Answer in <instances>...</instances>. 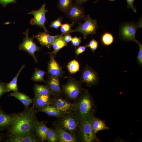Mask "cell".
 I'll return each instance as SVG.
<instances>
[{"label":"cell","mask_w":142,"mask_h":142,"mask_svg":"<svg viewBox=\"0 0 142 142\" xmlns=\"http://www.w3.org/2000/svg\"><path fill=\"white\" fill-rule=\"evenodd\" d=\"M36 113L33 104L23 111L13 114L12 122L8 130L9 136L34 133L38 121L36 116Z\"/></svg>","instance_id":"6da1fadb"},{"label":"cell","mask_w":142,"mask_h":142,"mask_svg":"<svg viewBox=\"0 0 142 142\" xmlns=\"http://www.w3.org/2000/svg\"><path fill=\"white\" fill-rule=\"evenodd\" d=\"M59 118L56 125L63 129L76 138L81 121L78 112L74 111L67 113Z\"/></svg>","instance_id":"7a4b0ae2"},{"label":"cell","mask_w":142,"mask_h":142,"mask_svg":"<svg viewBox=\"0 0 142 142\" xmlns=\"http://www.w3.org/2000/svg\"><path fill=\"white\" fill-rule=\"evenodd\" d=\"M94 117L93 113H91L81 119L77 134L79 139L82 142H93L99 141L93 131L92 124Z\"/></svg>","instance_id":"3957f363"},{"label":"cell","mask_w":142,"mask_h":142,"mask_svg":"<svg viewBox=\"0 0 142 142\" xmlns=\"http://www.w3.org/2000/svg\"><path fill=\"white\" fill-rule=\"evenodd\" d=\"M142 26L141 18L137 23L133 22L122 23L119 28V35L120 39L127 42L133 41L136 42L137 40L135 38L136 31Z\"/></svg>","instance_id":"277c9868"},{"label":"cell","mask_w":142,"mask_h":142,"mask_svg":"<svg viewBox=\"0 0 142 142\" xmlns=\"http://www.w3.org/2000/svg\"><path fill=\"white\" fill-rule=\"evenodd\" d=\"M76 103V110L80 115V120L86 115L93 113L94 104L92 97L87 91L85 90L84 92Z\"/></svg>","instance_id":"5b68a950"},{"label":"cell","mask_w":142,"mask_h":142,"mask_svg":"<svg viewBox=\"0 0 142 142\" xmlns=\"http://www.w3.org/2000/svg\"><path fill=\"white\" fill-rule=\"evenodd\" d=\"M84 20V23L79 22L76 29L73 30L70 33L74 32L81 33L83 34L84 39H86L87 36L90 34H96L98 28L97 20L92 19L89 14L87 15Z\"/></svg>","instance_id":"8992f818"},{"label":"cell","mask_w":142,"mask_h":142,"mask_svg":"<svg viewBox=\"0 0 142 142\" xmlns=\"http://www.w3.org/2000/svg\"><path fill=\"white\" fill-rule=\"evenodd\" d=\"M72 23H78L85 19L86 14L84 7L81 4L73 2L70 8L65 14Z\"/></svg>","instance_id":"52a82bcc"},{"label":"cell","mask_w":142,"mask_h":142,"mask_svg":"<svg viewBox=\"0 0 142 142\" xmlns=\"http://www.w3.org/2000/svg\"><path fill=\"white\" fill-rule=\"evenodd\" d=\"M62 88L67 96L73 100L77 98L82 91L79 82L72 78H70L67 83L62 86Z\"/></svg>","instance_id":"ba28073f"},{"label":"cell","mask_w":142,"mask_h":142,"mask_svg":"<svg viewBox=\"0 0 142 142\" xmlns=\"http://www.w3.org/2000/svg\"><path fill=\"white\" fill-rule=\"evenodd\" d=\"M29 29L27 30L23 33L25 36L22 43L19 45V49L25 51L32 56L35 62H37V60L35 55V52L38 51L40 49L36 43L33 40L34 38L29 37L28 36Z\"/></svg>","instance_id":"9c48e42d"},{"label":"cell","mask_w":142,"mask_h":142,"mask_svg":"<svg viewBox=\"0 0 142 142\" xmlns=\"http://www.w3.org/2000/svg\"><path fill=\"white\" fill-rule=\"evenodd\" d=\"M46 4H43L40 8L37 10H33L28 13L34 16V18L31 19L30 24L32 25H36L43 28L45 32L48 33L45 26L46 20L45 14L48 10L45 8Z\"/></svg>","instance_id":"30bf717a"},{"label":"cell","mask_w":142,"mask_h":142,"mask_svg":"<svg viewBox=\"0 0 142 142\" xmlns=\"http://www.w3.org/2000/svg\"><path fill=\"white\" fill-rule=\"evenodd\" d=\"M50 105L64 113L76 110V103H72L58 96L51 98Z\"/></svg>","instance_id":"8fae6325"},{"label":"cell","mask_w":142,"mask_h":142,"mask_svg":"<svg viewBox=\"0 0 142 142\" xmlns=\"http://www.w3.org/2000/svg\"><path fill=\"white\" fill-rule=\"evenodd\" d=\"M99 78L97 73L87 65L84 68L82 72L81 80L86 85L91 87L97 85Z\"/></svg>","instance_id":"7c38bea8"},{"label":"cell","mask_w":142,"mask_h":142,"mask_svg":"<svg viewBox=\"0 0 142 142\" xmlns=\"http://www.w3.org/2000/svg\"><path fill=\"white\" fill-rule=\"evenodd\" d=\"M59 35H50L48 33L39 32L36 35L33 36L34 38L37 39L43 47L50 48L51 45Z\"/></svg>","instance_id":"4fadbf2b"},{"label":"cell","mask_w":142,"mask_h":142,"mask_svg":"<svg viewBox=\"0 0 142 142\" xmlns=\"http://www.w3.org/2000/svg\"><path fill=\"white\" fill-rule=\"evenodd\" d=\"M48 73L51 76L59 77L63 74L61 67L54 59L53 55L51 54L50 60L48 63Z\"/></svg>","instance_id":"5bb4252c"},{"label":"cell","mask_w":142,"mask_h":142,"mask_svg":"<svg viewBox=\"0 0 142 142\" xmlns=\"http://www.w3.org/2000/svg\"><path fill=\"white\" fill-rule=\"evenodd\" d=\"M54 129L58 135L59 142H76L77 140L76 137L62 128L57 125Z\"/></svg>","instance_id":"9a60e30c"},{"label":"cell","mask_w":142,"mask_h":142,"mask_svg":"<svg viewBox=\"0 0 142 142\" xmlns=\"http://www.w3.org/2000/svg\"><path fill=\"white\" fill-rule=\"evenodd\" d=\"M9 142H37L39 139L34 133L22 135L11 136L6 140Z\"/></svg>","instance_id":"2e32d148"},{"label":"cell","mask_w":142,"mask_h":142,"mask_svg":"<svg viewBox=\"0 0 142 142\" xmlns=\"http://www.w3.org/2000/svg\"><path fill=\"white\" fill-rule=\"evenodd\" d=\"M45 83L50 91L51 95L58 97L60 94L61 90L58 77L51 76Z\"/></svg>","instance_id":"e0dca14e"},{"label":"cell","mask_w":142,"mask_h":142,"mask_svg":"<svg viewBox=\"0 0 142 142\" xmlns=\"http://www.w3.org/2000/svg\"><path fill=\"white\" fill-rule=\"evenodd\" d=\"M50 95H34L33 99V105L38 110L50 105Z\"/></svg>","instance_id":"ac0fdd59"},{"label":"cell","mask_w":142,"mask_h":142,"mask_svg":"<svg viewBox=\"0 0 142 142\" xmlns=\"http://www.w3.org/2000/svg\"><path fill=\"white\" fill-rule=\"evenodd\" d=\"M49 128L43 122L38 121L35 128L34 132L39 140L42 142L47 141Z\"/></svg>","instance_id":"d6986e66"},{"label":"cell","mask_w":142,"mask_h":142,"mask_svg":"<svg viewBox=\"0 0 142 142\" xmlns=\"http://www.w3.org/2000/svg\"><path fill=\"white\" fill-rule=\"evenodd\" d=\"M9 96L13 97L20 101L24 105L25 109H28L29 105L33 103V99L25 94L18 91L11 93Z\"/></svg>","instance_id":"ffe728a7"},{"label":"cell","mask_w":142,"mask_h":142,"mask_svg":"<svg viewBox=\"0 0 142 142\" xmlns=\"http://www.w3.org/2000/svg\"><path fill=\"white\" fill-rule=\"evenodd\" d=\"M63 34L59 35L52 44L53 50L51 52L48 53L50 54L55 55L62 48L67 46V43L63 40L62 36Z\"/></svg>","instance_id":"44dd1931"},{"label":"cell","mask_w":142,"mask_h":142,"mask_svg":"<svg viewBox=\"0 0 142 142\" xmlns=\"http://www.w3.org/2000/svg\"><path fill=\"white\" fill-rule=\"evenodd\" d=\"M39 111L44 112L49 116L58 118L61 117L65 114L56 108L50 105L39 110Z\"/></svg>","instance_id":"7402d4cb"},{"label":"cell","mask_w":142,"mask_h":142,"mask_svg":"<svg viewBox=\"0 0 142 142\" xmlns=\"http://www.w3.org/2000/svg\"><path fill=\"white\" fill-rule=\"evenodd\" d=\"M92 128L93 133L95 135L100 131L108 129L109 128L106 125L104 121L94 117L92 122Z\"/></svg>","instance_id":"603a6c76"},{"label":"cell","mask_w":142,"mask_h":142,"mask_svg":"<svg viewBox=\"0 0 142 142\" xmlns=\"http://www.w3.org/2000/svg\"><path fill=\"white\" fill-rule=\"evenodd\" d=\"M24 65H23L21 68L16 75L14 77L12 80L10 82L6 84V89L7 92L11 91L14 92L18 91V88L17 82V79L19 74L21 71L25 67Z\"/></svg>","instance_id":"cb8c5ba5"},{"label":"cell","mask_w":142,"mask_h":142,"mask_svg":"<svg viewBox=\"0 0 142 142\" xmlns=\"http://www.w3.org/2000/svg\"><path fill=\"white\" fill-rule=\"evenodd\" d=\"M34 95H51L50 91L47 85L36 84L34 87Z\"/></svg>","instance_id":"d4e9b609"},{"label":"cell","mask_w":142,"mask_h":142,"mask_svg":"<svg viewBox=\"0 0 142 142\" xmlns=\"http://www.w3.org/2000/svg\"><path fill=\"white\" fill-rule=\"evenodd\" d=\"M74 0H58L57 6L58 9L65 14L71 7Z\"/></svg>","instance_id":"484cf974"},{"label":"cell","mask_w":142,"mask_h":142,"mask_svg":"<svg viewBox=\"0 0 142 142\" xmlns=\"http://www.w3.org/2000/svg\"><path fill=\"white\" fill-rule=\"evenodd\" d=\"M12 116L0 111V127L10 126L12 122Z\"/></svg>","instance_id":"4316f807"},{"label":"cell","mask_w":142,"mask_h":142,"mask_svg":"<svg viewBox=\"0 0 142 142\" xmlns=\"http://www.w3.org/2000/svg\"><path fill=\"white\" fill-rule=\"evenodd\" d=\"M114 37L113 34L109 32H105L101 36V42L104 46H108L114 42Z\"/></svg>","instance_id":"83f0119b"},{"label":"cell","mask_w":142,"mask_h":142,"mask_svg":"<svg viewBox=\"0 0 142 142\" xmlns=\"http://www.w3.org/2000/svg\"><path fill=\"white\" fill-rule=\"evenodd\" d=\"M44 71L36 68L31 78L33 81L36 82H45L44 77L45 74Z\"/></svg>","instance_id":"f1b7e54d"},{"label":"cell","mask_w":142,"mask_h":142,"mask_svg":"<svg viewBox=\"0 0 142 142\" xmlns=\"http://www.w3.org/2000/svg\"><path fill=\"white\" fill-rule=\"evenodd\" d=\"M67 68L69 72L71 74H73L79 70L80 66L78 62L76 60H74L69 63Z\"/></svg>","instance_id":"f546056e"},{"label":"cell","mask_w":142,"mask_h":142,"mask_svg":"<svg viewBox=\"0 0 142 142\" xmlns=\"http://www.w3.org/2000/svg\"><path fill=\"white\" fill-rule=\"evenodd\" d=\"M47 141L49 142H58V135L54 129L49 128L47 135Z\"/></svg>","instance_id":"4dcf8cb0"},{"label":"cell","mask_w":142,"mask_h":142,"mask_svg":"<svg viewBox=\"0 0 142 142\" xmlns=\"http://www.w3.org/2000/svg\"><path fill=\"white\" fill-rule=\"evenodd\" d=\"M74 23H72L70 24L65 23L62 24L60 27V30L61 32L64 35L67 33H69L73 30L72 27L74 26Z\"/></svg>","instance_id":"1f68e13d"},{"label":"cell","mask_w":142,"mask_h":142,"mask_svg":"<svg viewBox=\"0 0 142 142\" xmlns=\"http://www.w3.org/2000/svg\"><path fill=\"white\" fill-rule=\"evenodd\" d=\"M63 18L62 17H59L57 19L51 22L49 27L57 30L60 27L62 24Z\"/></svg>","instance_id":"d6a6232c"},{"label":"cell","mask_w":142,"mask_h":142,"mask_svg":"<svg viewBox=\"0 0 142 142\" xmlns=\"http://www.w3.org/2000/svg\"><path fill=\"white\" fill-rule=\"evenodd\" d=\"M98 45V42L94 38H92L89 43L87 44L88 47L89 48L92 52L93 53L97 49Z\"/></svg>","instance_id":"836d02e7"},{"label":"cell","mask_w":142,"mask_h":142,"mask_svg":"<svg viewBox=\"0 0 142 142\" xmlns=\"http://www.w3.org/2000/svg\"><path fill=\"white\" fill-rule=\"evenodd\" d=\"M136 42L138 45L139 47V50L137 57V62L139 65H140L141 66H142V44L138 40H137Z\"/></svg>","instance_id":"e575fe53"},{"label":"cell","mask_w":142,"mask_h":142,"mask_svg":"<svg viewBox=\"0 0 142 142\" xmlns=\"http://www.w3.org/2000/svg\"><path fill=\"white\" fill-rule=\"evenodd\" d=\"M81 37H78L76 36L72 38L71 41L72 45L75 47L79 46L81 42Z\"/></svg>","instance_id":"d590c367"},{"label":"cell","mask_w":142,"mask_h":142,"mask_svg":"<svg viewBox=\"0 0 142 142\" xmlns=\"http://www.w3.org/2000/svg\"><path fill=\"white\" fill-rule=\"evenodd\" d=\"M88 47L87 44L84 46H79L76 49L75 52L77 56L84 52Z\"/></svg>","instance_id":"8d00e7d4"},{"label":"cell","mask_w":142,"mask_h":142,"mask_svg":"<svg viewBox=\"0 0 142 142\" xmlns=\"http://www.w3.org/2000/svg\"><path fill=\"white\" fill-rule=\"evenodd\" d=\"M128 9H131L134 12H136V10L135 7L133 6V3L135 0H126Z\"/></svg>","instance_id":"74e56055"},{"label":"cell","mask_w":142,"mask_h":142,"mask_svg":"<svg viewBox=\"0 0 142 142\" xmlns=\"http://www.w3.org/2000/svg\"><path fill=\"white\" fill-rule=\"evenodd\" d=\"M16 2V0H0V3L4 7H6L8 4Z\"/></svg>","instance_id":"f35d334b"},{"label":"cell","mask_w":142,"mask_h":142,"mask_svg":"<svg viewBox=\"0 0 142 142\" xmlns=\"http://www.w3.org/2000/svg\"><path fill=\"white\" fill-rule=\"evenodd\" d=\"M6 84L3 82H0V98L4 93L7 92Z\"/></svg>","instance_id":"ab89813d"},{"label":"cell","mask_w":142,"mask_h":142,"mask_svg":"<svg viewBox=\"0 0 142 142\" xmlns=\"http://www.w3.org/2000/svg\"><path fill=\"white\" fill-rule=\"evenodd\" d=\"M63 36L62 38L67 43H68L71 41L72 37L71 34L69 33H67Z\"/></svg>","instance_id":"60d3db41"},{"label":"cell","mask_w":142,"mask_h":142,"mask_svg":"<svg viewBox=\"0 0 142 142\" xmlns=\"http://www.w3.org/2000/svg\"><path fill=\"white\" fill-rule=\"evenodd\" d=\"M89 0H75V2L76 3L82 4L87 2Z\"/></svg>","instance_id":"b9f144b4"},{"label":"cell","mask_w":142,"mask_h":142,"mask_svg":"<svg viewBox=\"0 0 142 142\" xmlns=\"http://www.w3.org/2000/svg\"><path fill=\"white\" fill-rule=\"evenodd\" d=\"M101 0H97V1H94V3H97L99 1H100ZM110 1H115V0H108Z\"/></svg>","instance_id":"7bdbcfd3"},{"label":"cell","mask_w":142,"mask_h":142,"mask_svg":"<svg viewBox=\"0 0 142 142\" xmlns=\"http://www.w3.org/2000/svg\"><path fill=\"white\" fill-rule=\"evenodd\" d=\"M1 138H0V140H1Z\"/></svg>","instance_id":"ee69618b"},{"label":"cell","mask_w":142,"mask_h":142,"mask_svg":"<svg viewBox=\"0 0 142 142\" xmlns=\"http://www.w3.org/2000/svg\"><path fill=\"white\" fill-rule=\"evenodd\" d=\"M1 111V110H0V111Z\"/></svg>","instance_id":"f6af8a7d"}]
</instances>
